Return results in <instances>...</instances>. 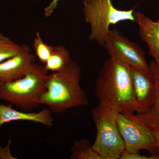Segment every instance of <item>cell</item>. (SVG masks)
Masks as SVG:
<instances>
[{
  "label": "cell",
  "mask_w": 159,
  "mask_h": 159,
  "mask_svg": "<svg viewBox=\"0 0 159 159\" xmlns=\"http://www.w3.org/2000/svg\"><path fill=\"white\" fill-rule=\"evenodd\" d=\"M97 106L118 113H134L138 104L129 68L110 57L103 62L96 84Z\"/></svg>",
  "instance_id": "1"
},
{
  "label": "cell",
  "mask_w": 159,
  "mask_h": 159,
  "mask_svg": "<svg viewBox=\"0 0 159 159\" xmlns=\"http://www.w3.org/2000/svg\"><path fill=\"white\" fill-rule=\"evenodd\" d=\"M80 76L79 65L71 59L62 69L48 75L46 90L36 102L47 106L52 113L89 105L85 91L80 85Z\"/></svg>",
  "instance_id": "2"
},
{
  "label": "cell",
  "mask_w": 159,
  "mask_h": 159,
  "mask_svg": "<svg viewBox=\"0 0 159 159\" xmlns=\"http://www.w3.org/2000/svg\"><path fill=\"white\" fill-rule=\"evenodd\" d=\"M48 71L42 65L34 63L22 78L0 82V100L6 101L21 110L31 112L38 107L36 101L46 90Z\"/></svg>",
  "instance_id": "3"
},
{
  "label": "cell",
  "mask_w": 159,
  "mask_h": 159,
  "mask_svg": "<svg viewBox=\"0 0 159 159\" xmlns=\"http://www.w3.org/2000/svg\"><path fill=\"white\" fill-rule=\"evenodd\" d=\"M83 5L86 22L91 27L89 39L100 45H105L111 25L125 20L135 22L134 9L119 10L111 0H84Z\"/></svg>",
  "instance_id": "4"
},
{
  "label": "cell",
  "mask_w": 159,
  "mask_h": 159,
  "mask_svg": "<svg viewBox=\"0 0 159 159\" xmlns=\"http://www.w3.org/2000/svg\"><path fill=\"white\" fill-rule=\"evenodd\" d=\"M118 113L97 106L92 110L97 130L93 149L103 159H120L125 152L117 123Z\"/></svg>",
  "instance_id": "5"
},
{
  "label": "cell",
  "mask_w": 159,
  "mask_h": 159,
  "mask_svg": "<svg viewBox=\"0 0 159 159\" xmlns=\"http://www.w3.org/2000/svg\"><path fill=\"white\" fill-rule=\"evenodd\" d=\"M133 113H120L117 115V125L125 151L134 153L145 149L151 155H159V149L151 129L134 119Z\"/></svg>",
  "instance_id": "6"
},
{
  "label": "cell",
  "mask_w": 159,
  "mask_h": 159,
  "mask_svg": "<svg viewBox=\"0 0 159 159\" xmlns=\"http://www.w3.org/2000/svg\"><path fill=\"white\" fill-rule=\"evenodd\" d=\"M104 46L111 57L129 69H150L145 53L139 45L131 41L117 29L110 30Z\"/></svg>",
  "instance_id": "7"
},
{
  "label": "cell",
  "mask_w": 159,
  "mask_h": 159,
  "mask_svg": "<svg viewBox=\"0 0 159 159\" xmlns=\"http://www.w3.org/2000/svg\"><path fill=\"white\" fill-rule=\"evenodd\" d=\"M129 70L134 93L138 104L137 112L139 114L144 113L153 103L156 91L154 77L150 69Z\"/></svg>",
  "instance_id": "8"
},
{
  "label": "cell",
  "mask_w": 159,
  "mask_h": 159,
  "mask_svg": "<svg viewBox=\"0 0 159 159\" xmlns=\"http://www.w3.org/2000/svg\"><path fill=\"white\" fill-rule=\"evenodd\" d=\"M36 59L29 46L23 44L14 56L0 63V82H8L22 78L31 70Z\"/></svg>",
  "instance_id": "9"
},
{
  "label": "cell",
  "mask_w": 159,
  "mask_h": 159,
  "mask_svg": "<svg viewBox=\"0 0 159 159\" xmlns=\"http://www.w3.org/2000/svg\"><path fill=\"white\" fill-rule=\"evenodd\" d=\"M134 14L141 39L147 44L148 53L159 69V22L154 21L139 11H134Z\"/></svg>",
  "instance_id": "10"
},
{
  "label": "cell",
  "mask_w": 159,
  "mask_h": 159,
  "mask_svg": "<svg viewBox=\"0 0 159 159\" xmlns=\"http://www.w3.org/2000/svg\"><path fill=\"white\" fill-rule=\"evenodd\" d=\"M52 114L49 108L32 112L16 110L12 108L11 104H0V127L5 123L18 121H31L51 127L54 121Z\"/></svg>",
  "instance_id": "11"
},
{
  "label": "cell",
  "mask_w": 159,
  "mask_h": 159,
  "mask_svg": "<svg viewBox=\"0 0 159 159\" xmlns=\"http://www.w3.org/2000/svg\"><path fill=\"white\" fill-rule=\"evenodd\" d=\"M149 66L155 82V95L153 103L147 111L137 115L133 113V116L134 119L147 125L149 128L159 130V69L154 61H151Z\"/></svg>",
  "instance_id": "12"
},
{
  "label": "cell",
  "mask_w": 159,
  "mask_h": 159,
  "mask_svg": "<svg viewBox=\"0 0 159 159\" xmlns=\"http://www.w3.org/2000/svg\"><path fill=\"white\" fill-rule=\"evenodd\" d=\"M70 60V51L64 46H55L44 66L48 71L57 72L65 66Z\"/></svg>",
  "instance_id": "13"
},
{
  "label": "cell",
  "mask_w": 159,
  "mask_h": 159,
  "mask_svg": "<svg viewBox=\"0 0 159 159\" xmlns=\"http://www.w3.org/2000/svg\"><path fill=\"white\" fill-rule=\"evenodd\" d=\"M71 159H103L93 149L90 141L81 139L74 142L71 148Z\"/></svg>",
  "instance_id": "14"
},
{
  "label": "cell",
  "mask_w": 159,
  "mask_h": 159,
  "mask_svg": "<svg viewBox=\"0 0 159 159\" xmlns=\"http://www.w3.org/2000/svg\"><path fill=\"white\" fill-rule=\"evenodd\" d=\"M21 48V46L0 32V63L17 54Z\"/></svg>",
  "instance_id": "15"
},
{
  "label": "cell",
  "mask_w": 159,
  "mask_h": 159,
  "mask_svg": "<svg viewBox=\"0 0 159 159\" xmlns=\"http://www.w3.org/2000/svg\"><path fill=\"white\" fill-rule=\"evenodd\" d=\"M33 49L40 62L45 64L51 56L54 47L44 42L39 32L36 33L33 43Z\"/></svg>",
  "instance_id": "16"
},
{
  "label": "cell",
  "mask_w": 159,
  "mask_h": 159,
  "mask_svg": "<svg viewBox=\"0 0 159 159\" xmlns=\"http://www.w3.org/2000/svg\"><path fill=\"white\" fill-rule=\"evenodd\" d=\"M120 159H159V155L146 156L140 154L139 152L130 153L125 151Z\"/></svg>",
  "instance_id": "17"
},
{
  "label": "cell",
  "mask_w": 159,
  "mask_h": 159,
  "mask_svg": "<svg viewBox=\"0 0 159 159\" xmlns=\"http://www.w3.org/2000/svg\"><path fill=\"white\" fill-rule=\"evenodd\" d=\"M11 139H9L7 145L4 148L0 144V159H16L11 154L10 151V146L11 143Z\"/></svg>",
  "instance_id": "18"
},
{
  "label": "cell",
  "mask_w": 159,
  "mask_h": 159,
  "mask_svg": "<svg viewBox=\"0 0 159 159\" xmlns=\"http://www.w3.org/2000/svg\"><path fill=\"white\" fill-rule=\"evenodd\" d=\"M59 0H53L49 6L45 9V15L46 16H51L54 9H56Z\"/></svg>",
  "instance_id": "19"
},
{
  "label": "cell",
  "mask_w": 159,
  "mask_h": 159,
  "mask_svg": "<svg viewBox=\"0 0 159 159\" xmlns=\"http://www.w3.org/2000/svg\"><path fill=\"white\" fill-rule=\"evenodd\" d=\"M151 129L152 134L155 139L158 148L159 149V130L154 128H151Z\"/></svg>",
  "instance_id": "20"
},
{
  "label": "cell",
  "mask_w": 159,
  "mask_h": 159,
  "mask_svg": "<svg viewBox=\"0 0 159 159\" xmlns=\"http://www.w3.org/2000/svg\"><path fill=\"white\" fill-rule=\"evenodd\" d=\"M157 21H158V22H159V19H158V20Z\"/></svg>",
  "instance_id": "21"
}]
</instances>
